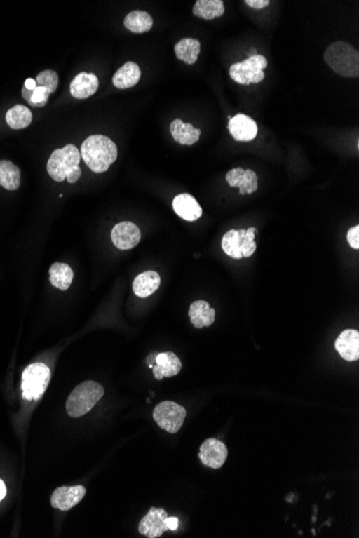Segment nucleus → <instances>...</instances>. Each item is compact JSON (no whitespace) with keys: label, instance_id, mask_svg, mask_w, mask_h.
Masks as SVG:
<instances>
[{"label":"nucleus","instance_id":"obj_13","mask_svg":"<svg viewBox=\"0 0 359 538\" xmlns=\"http://www.w3.org/2000/svg\"><path fill=\"white\" fill-rule=\"evenodd\" d=\"M86 495L83 485L60 487L54 491L51 497V505L60 511H69L82 501Z\"/></svg>","mask_w":359,"mask_h":538},{"label":"nucleus","instance_id":"obj_34","mask_svg":"<svg viewBox=\"0 0 359 538\" xmlns=\"http://www.w3.org/2000/svg\"><path fill=\"white\" fill-rule=\"evenodd\" d=\"M6 495H7V488H6L5 483L0 479V501H3Z\"/></svg>","mask_w":359,"mask_h":538},{"label":"nucleus","instance_id":"obj_8","mask_svg":"<svg viewBox=\"0 0 359 538\" xmlns=\"http://www.w3.org/2000/svg\"><path fill=\"white\" fill-rule=\"evenodd\" d=\"M187 417V410L183 406L172 401L159 403L153 412V418L156 424L167 432L177 433L182 428Z\"/></svg>","mask_w":359,"mask_h":538},{"label":"nucleus","instance_id":"obj_12","mask_svg":"<svg viewBox=\"0 0 359 538\" xmlns=\"http://www.w3.org/2000/svg\"><path fill=\"white\" fill-rule=\"evenodd\" d=\"M167 518L168 513L165 509L153 507L141 520L139 532L141 535L149 538L159 537L165 532L169 531L167 527Z\"/></svg>","mask_w":359,"mask_h":538},{"label":"nucleus","instance_id":"obj_26","mask_svg":"<svg viewBox=\"0 0 359 538\" xmlns=\"http://www.w3.org/2000/svg\"><path fill=\"white\" fill-rule=\"evenodd\" d=\"M0 186L7 190L19 189L21 186V171L9 161H0Z\"/></svg>","mask_w":359,"mask_h":538},{"label":"nucleus","instance_id":"obj_18","mask_svg":"<svg viewBox=\"0 0 359 538\" xmlns=\"http://www.w3.org/2000/svg\"><path fill=\"white\" fill-rule=\"evenodd\" d=\"M155 362L156 364L153 367V374L157 380H161L164 377H173L182 369L181 360L171 351L158 354L155 358Z\"/></svg>","mask_w":359,"mask_h":538},{"label":"nucleus","instance_id":"obj_28","mask_svg":"<svg viewBox=\"0 0 359 538\" xmlns=\"http://www.w3.org/2000/svg\"><path fill=\"white\" fill-rule=\"evenodd\" d=\"M74 280V271L68 264L55 262L50 268V282L60 290H67Z\"/></svg>","mask_w":359,"mask_h":538},{"label":"nucleus","instance_id":"obj_16","mask_svg":"<svg viewBox=\"0 0 359 538\" xmlns=\"http://www.w3.org/2000/svg\"><path fill=\"white\" fill-rule=\"evenodd\" d=\"M337 351L348 362L359 359V332L357 330H344L334 343Z\"/></svg>","mask_w":359,"mask_h":538},{"label":"nucleus","instance_id":"obj_1","mask_svg":"<svg viewBox=\"0 0 359 538\" xmlns=\"http://www.w3.org/2000/svg\"><path fill=\"white\" fill-rule=\"evenodd\" d=\"M80 154L92 171L104 173L118 159V147L106 135H90L82 143Z\"/></svg>","mask_w":359,"mask_h":538},{"label":"nucleus","instance_id":"obj_29","mask_svg":"<svg viewBox=\"0 0 359 538\" xmlns=\"http://www.w3.org/2000/svg\"><path fill=\"white\" fill-rule=\"evenodd\" d=\"M6 121L10 128L19 130L29 126L32 121V114L27 107L18 105L8 111L6 114Z\"/></svg>","mask_w":359,"mask_h":538},{"label":"nucleus","instance_id":"obj_15","mask_svg":"<svg viewBox=\"0 0 359 538\" xmlns=\"http://www.w3.org/2000/svg\"><path fill=\"white\" fill-rule=\"evenodd\" d=\"M226 181L231 187H238L241 195L255 193L258 188V177L252 170L236 168L226 175Z\"/></svg>","mask_w":359,"mask_h":538},{"label":"nucleus","instance_id":"obj_27","mask_svg":"<svg viewBox=\"0 0 359 538\" xmlns=\"http://www.w3.org/2000/svg\"><path fill=\"white\" fill-rule=\"evenodd\" d=\"M124 25L126 29L135 34L150 32L153 26L152 16L148 12L139 11V10L129 12L125 18Z\"/></svg>","mask_w":359,"mask_h":538},{"label":"nucleus","instance_id":"obj_3","mask_svg":"<svg viewBox=\"0 0 359 538\" xmlns=\"http://www.w3.org/2000/svg\"><path fill=\"white\" fill-rule=\"evenodd\" d=\"M324 60L336 74L344 78L359 76V52L350 43L337 41L330 44L325 51Z\"/></svg>","mask_w":359,"mask_h":538},{"label":"nucleus","instance_id":"obj_6","mask_svg":"<svg viewBox=\"0 0 359 538\" xmlns=\"http://www.w3.org/2000/svg\"><path fill=\"white\" fill-rule=\"evenodd\" d=\"M51 379V371L43 363H32L24 370L22 375V394L27 401L39 400Z\"/></svg>","mask_w":359,"mask_h":538},{"label":"nucleus","instance_id":"obj_9","mask_svg":"<svg viewBox=\"0 0 359 538\" xmlns=\"http://www.w3.org/2000/svg\"><path fill=\"white\" fill-rule=\"evenodd\" d=\"M267 67V60L263 55L256 54L243 62L233 64L229 69V76L239 84L250 85L253 79Z\"/></svg>","mask_w":359,"mask_h":538},{"label":"nucleus","instance_id":"obj_7","mask_svg":"<svg viewBox=\"0 0 359 538\" xmlns=\"http://www.w3.org/2000/svg\"><path fill=\"white\" fill-rule=\"evenodd\" d=\"M58 74L53 70H44L36 78L35 90H27L22 88V96L28 105L35 108H43L48 101L50 95L53 94L58 88Z\"/></svg>","mask_w":359,"mask_h":538},{"label":"nucleus","instance_id":"obj_4","mask_svg":"<svg viewBox=\"0 0 359 538\" xmlns=\"http://www.w3.org/2000/svg\"><path fill=\"white\" fill-rule=\"evenodd\" d=\"M104 389L100 384L86 380L74 388L66 402V410L70 417L78 418L88 414L104 396Z\"/></svg>","mask_w":359,"mask_h":538},{"label":"nucleus","instance_id":"obj_25","mask_svg":"<svg viewBox=\"0 0 359 538\" xmlns=\"http://www.w3.org/2000/svg\"><path fill=\"white\" fill-rule=\"evenodd\" d=\"M225 7L222 0H198L193 8V13L201 19L211 21L223 15Z\"/></svg>","mask_w":359,"mask_h":538},{"label":"nucleus","instance_id":"obj_2","mask_svg":"<svg viewBox=\"0 0 359 538\" xmlns=\"http://www.w3.org/2000/svg\"><path fill=\"white\" fill-rule=\"evenodd\" d=\"M80 161V152L74 145L68 144L62 149H55L46 165L48 175L56 182H64L67 179L70 184H74L82 175L79 167Z\"/></svg>","mask_w":359,"mask_h":538},{"label":"nucleus","instance_id":"obj_11","mask_svg":"<svg viewBox=\"0 0 359 538\" xmlns=\"http://www.w3.org/2000/svg\"><path fill=\"white\" fill-rule=\"evenodd\" d=\"M228 450L226 445L215 438L205 441L199 450V459L203 464L211 469H221L227 459Z\"/></svg>","mask_w":359,"mask_h":538},{"label":"nucleus","instance_id":"obj_24","mask_svg":"<svg viewBox=\"0 0 359 538\" xmlns=\"http://www.w3.org/2000/svg\"><path fill=\"white\" fill-rule=\"evenodd\" d=\"M175 52L180 60L187 65L195 64L201 54V42L193 38H184L175 44Z\"/></svg>","mask_w":359,"mask_h":538},{"label":"nucleus","instance_id":"obj_30","mask_svg":"<svg viewBox=\"0 0 359 538\" xmlns=\"http://www.w3.org/2000/svg\"><path fill=\"white\" fill-rule=\"evenodd\" d=\"M346 238H348V244H350L351 248H354V250H358L359 248V226H355V227L351 228L350 230H348V236H346Z\"/></svg>","mask_w":359,"mask_h":538},{"label":"nucleus","instance_id":"obj_5","mask_svg":"<svg viewBox=\"0 0 359 538\" xmlns=\"http://www.w3.org/2000/svg\"><path fill=\"white\" fill-rule=\"evenodd\" d=\"M256 228L249 229H231L224 234L222 248L227 256L233 259L249 258L257 248L255 242Z\"/></svg>","mask_w":359,"mask_h":538},{"label":"nucleus","instance_id":"obj_33","mask_svg":"<svg viewBox=\"0 0 359 538\" xmlns=\"http://www.w3.org/2000/svg\"><path fill=\"white\" fill-rule=\"evenodd\" d=\"M24 88L27 90H35L36 80H34V79H27V80L25 81V83H24Z\"/></svg>","mask_w":359,"mask_h":538},{"label":"nucleus","instance_id":"obj_23","mask_svg":"<svg viewBox=\"0 0 359 538\" xmlns=\"http://www.w3.org/2000/svg\"><path fill=\"white\" fill-rule=\"evenodd\" d=\"M170 133L173 139L182 145H193L199 140L201 129L194 128L191 124H184L180 119L170 124Z\"/></svg>","mask_w":359,"mask_h":538},{"label":"nucleus","instance_id":"obj_31","mask_svg":"<svg viewBox=\"0 0 359 538\" xmlns=\"http://www.w3.org/2000/svg\"><path fill=\"white\" fill-rule=\"evenodd\" d=\"M248 6L253 8V9L260 10L269 6V0H247L245 1Z\"/></svg>","mask_w":359,"mask_h":538},{"label":"nucleus","instance_id":"obj_14","mask_svg":"<svg viewBox=\"0 0 359 538\" xmlns=\"http://www.w3.org/2000/svg\"><path fill=\"white\" fill-rule=\"evenodd\" d=\"M229 133L238 142H250L254 140L258 133L257 124L251 117L245 114H237L229 121Z\"/></svg>","mask_w":359,"mask_h":538},{"label":"nucleus","instance_id":"obj_10","mask_svg":"<svg viewBox=\"0 0 359 538\" xmlns=\"http://www.w3.org/2000/svg\"><path fill=\"white\" fill-rule=\"evenodd\" d=\"M111 238L118 250H132L140 243L141 231L134 222H123L113 228Z\"/></svg>","mask_w":359,"mask_h":538},{"label":"nucleus","instance_id":"obj_21","mask_svg":"<svg viewBox=\"0 0 359 538\" xmlns=\"http://www.w3.org/2000/svg\"><path fill=\"white\" fill-rule=\"evenodd\" d=\"M161 276L155 271H145L135 278L133 289L139 298H148L158 289Z\"/></svg>","mask_w":359,"mask_h":538},{"label":"nucleus","instance_id":"obj_20","mask_svg":"<svg viewBox=\"0 0 359 538\" xmlns=\"http://www.w3.org/2000/svg\"><path fill=\"white\" fill-rule=\"evenodd\" d=\"M189 316L191 323L197 329L210 327L215 321V309H211L205 301H195L189 307Z\"/></svg>","mask_w":359,"mask_h":538},{"label":"nucleus","instance_id":"obj_17","mask_svg":"<svg viewBox=\"0 0 359 538\" xmlns=\"http://www.w3.org/2000/svg\"><path fill=\"white\" fill-rule=\"evenodd\" d=\"M172 208L180 217L187 222H195L203 215V209L198 201L189 194L177 195L173 199Z\"/></svg>","mask_w":359,"mask_h":538},{"label":"nucleus","instance_id":"obj_32","mask_svg":"<svg viewBox=\"0 0 359 538\" xmlns=\"http://www.w3.org/2000/svg\"><path fill=\"white\" fill-rule=\"evenodd\" d=\"M177 527H179V520H177V518H167V527H168V530L175 531Z\"/></svg>","mask_w":359,"mask_h":538},{"label":"nucleus","instance_id":"obj_22","mask_svg":"<svg viewBox=\"0 0 359 538\" xmlns=\"http://www.w3.org/2000/svg\"><path fill=\"white\" fill-rule=\"evenodd\" d=\"M141 78V70L138 65L133 62H126L118 69L113 76V84L120 90H127L138 84Z\"/></svg>","mask_w":359,"mask_h":538},{"label":"nucleus","instance_id":"obj_19","mask_svg":"<svg viewBox=\"0 0 359 538\" xmlns=\"http://www.w3.org/2000/svg\"><path fill=\"white\" fill-rule=\"evenodd\" d=\"M100 86V81L94 74L81 72L70 84V94L74 98L86 99L95 94Z\"/></svg>","mask_w":359,"mask_h":538}]
</instances>
